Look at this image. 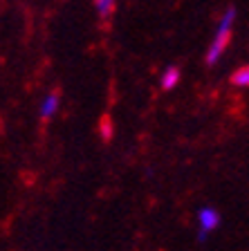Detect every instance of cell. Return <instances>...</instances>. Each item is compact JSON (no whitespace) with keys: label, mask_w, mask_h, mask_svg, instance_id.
<instances>
[{"label":"cell","mask_w":249,"mask_h":251,"mask_svg":"<svg viewBox=\"0 0 249 251\" xmlns=\"http://www.w3.org/2000/svg\"><path fill=\"white\" fill-rule=\"evenodd\" d=\"M94 7H97V11L101 16H110V11L114 7V0H94Z\"/></svg>","instance_id":"cell-6"},{"label":"cell","mask_w":249,"mask_h":251,"mask_svg":"<svg viewBox=\"0 0 249 251\" xmlns=\"http://www.w3.org/2000/svg\"><path fill=\"white\" fill-rule=\"evenodd\" d=\"M180 78H182L180 68H175V65L166 68V70H164V74H162V78H160L162 90H173L177 83H180Z\"/></svg>","instance_id":"cell-4"},{"label":"cell","mask_w":249,"mask_h":251,"mask_svg":"<svg viewBox=\"0 0 249 251\" xmlns=\"http://www.w3.org/2000/svg\"><path fill=\"white\" fill-rule=\"evenodd\" d=\"M231 83L238 85V88H247L249 85V68H240L231 74Z\"/></svg>","instance_id":"cell-5"},{"label":"cell","mask_w":249,"mask_h":251,"mask_svg":"<svg viewBox=\"0 0 249 251\" xmlns=\"http://www.w3.org/2000/svg\"><path fill=\"white\" fill-rule=\"evenodd\" d=\"M234 21H236V7H229V9L222 14V18H220L216 38H213V43L209 45V52H207V56H204L207 65H216V63L220 61V56H222V52L227 50L229 38H231V27H234Z\"/></svg>","instance_id":"cell-1"},{"label":"cell","mask_w":249,"mask_h":251,"mask_svg":"<svg viewBox=\"0 0 249 251\" xmlns=\"http://www.w3.org/2000/svg\"><path fill=\"white\" fill-rule=\"evenodd\" d=\"M58 103H61V92H50L45 99L41 101V117L43 119H50L58 110Z\"/></svg>","instance_id":"cell-3"},{"label":"cell","mask_w":249,"mask_h":251,"mask_svg":"<svg viewBox=\"0 0 249 251\" xmlns=\"http://www.w3.org/2000/svg\"><path fill=\"white\" fill-rule=\"evenodd\" d=\"M222 222V215H220L218 209H213V206H202V209L197 211V226H200V233H197V240L202 242L207 240V235L211 231H216Z\"/></svg>","instance_id":"cell-2"}]
</instances>
